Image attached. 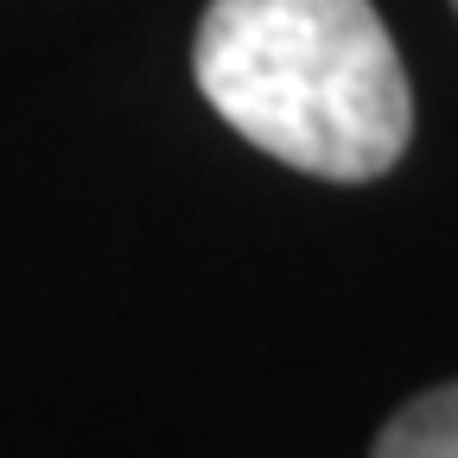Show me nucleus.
<instances>
[{
	"mask_svg": "<svg viewBox=\"0 0 458 458\" xmlns=\"http://www.w3.org/2000/svg\"><path fill=\"white\" fill-rule=\"evenodd\" d=\"M376 458H458V382L408 401L376 439Z\"/></svg>",
	"mask_w": 458,
	"mask_h": 458,
	"instance_id": "nucleus-2",
	"label": "nucleus"
},
{
	"mask_svg": "<svg viewBox=\"0 0 458 458\" xmlns=\"http://www.w3.org/2000/svg\"><path fill=\"white\" fill-rule=\"evenodd\" d=\"M452 13H458V0H452Z\"/></svg>",
	"mask_w": 458,
	"mask_h": 458,
	"instance_id": "nucleus-3",
	"label": "nucleus"
},
{
	"mask_svg": "<svg viewBox=\"0 0 458 458\" xmlns=\"http://www.w3.org/2000/svg\"><path fill=\"white\" fill-rule=\"evenodd\" d=\"M191 71L242 140L331 185L382 179L414 134V89L369 0H210Z\"/></svg>",
	"mask_w": 458,
	"mask_h": 458,
	"instance_id": "nucleus-1",
	"label": "nucleus"
}]
</instances>
